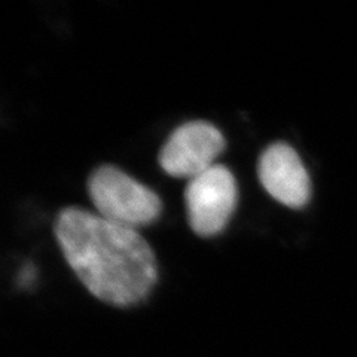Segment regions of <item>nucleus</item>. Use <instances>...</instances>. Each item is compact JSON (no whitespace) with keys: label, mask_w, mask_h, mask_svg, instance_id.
<instances>
[{"label":"nucleus","mask_w":357,"mask_h":357,"mask_svg":"<svg viewBox=\"0 0 357 357\" xmlns=\"http://www.w3.org/2000/svg\"><path fill=\"white\" fill-rule=\"evenodd\" d=\"M227 146L222 132L207 121H189L177 127L160 151L161 169L172 177L189 178L203 174Z\"/></svg>","instance_id":"obj_4"},{"label":"nucleus","mask_w":357,"mask_h":357,"mask_svg":"<svg viewBox=\"0 0 357 357\" xmlns=\"http://www.w3.org/2000/svg\"><path fill=\"white\" fill-rule=\"evenodd\" d=\"M237 197L236 177L227 167L216 164L194 177L185 191L189 227L199 237L218 236L228 225Z\"/></svg>","instance_id":"obj_3"},{"label":"nucleus","mask_w":357,"mask_h":357,"mask_svg":"<svg viewBox=\"0 0 357 357\" xmlns=\"http://www.w3.org/2000/svg\"><path fill=\"white\" fill-rule=\"evenodd\" d=\"M86 189L97 215L116 225L139 229L161 216L160 195L115 165L96 169L88 177Z\"/></svg>","instance_id":"obj_2"},{"label":"nucleus","mask_w":357,"mask_h":357,"mask_svg":"<svg viewBox=\"0 0 357 357\" xmlns=\"http://www.w3.org/2000/svg\"><path fill=\"white\" fill-rule=\"evenodd\" d=\"M54 232L76 277L106 304L136 305L158 282L155 253L137 229L81 207H66L55 219Z\"/></svg>","instance_id":"obj_1"},{"label":"nucleus","mask_w":357,"mask_h":357,"mask_svg":"<svg viewBox=\"0 0 357 357\" xmlns=\"http://www.w3.org/2000/svg\"><path fill=\"white\" fill-rule=\"evenodd\" d=\"M258 174L268 194L282 204L292 208L307 204L310 177L298 153L287 144H271L261 155Z\"/></svg>","instance_id":"obj_5"},{"label":"nucleus","mask_w":357,"mask_h":357,"mask_svg":"<svg viewBox=\"0 0 357 357\" xmlns=\"http://www.w3.org/2000/svg\"><path fill=\"white\" fill-rule=\"evenodd\" d=\"M36 277H38L36 268L33 266L31 264H27V265H24V266L21 268V271H20V274H18V284H20L21 287L27 289V287H30L33 283H35Z\"/></svg>","instance_id":"obj_6"}]
</instances>
